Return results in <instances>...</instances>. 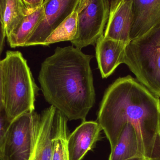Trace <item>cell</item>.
Listing matches in <instances>:
<instances>
[{
    "instance_id": "7",
    "label": "cell",
    "mask_w": 160,
    "mask_h": 160,
    "mask_svg": "<svg viewBox=\"0 0 160 160\" xmlns=\"http://www.w3.org/2000/svg\"><path fill=\"white\" fill-rule=\"evenodd\" d=\"M79 0H45L44 13L25 47L44 46L49 36L75 10Z\"/></svg>"
},
{
    "instance_id": "14",
    "label": "cell",
    "mask_w": 160,
    "mask_h": 160,
    "mask_svg": "<svg viewBox=\"0 0 160 160\" xmlns=\"http://www.w3.org/2000/svg\"><path fill=\"white\" fill-rule=\"evenodd\" d=\"M43 5L32 14L24 16L17 28L7 38L11 48L25 47L28 38L44 15Z\"/></svg>"
},
{
    "instance_id": "18",
    "label": "cell",
    "mask_w": 160,
    "mask_h": 160,
    "mask_svg": "<svg viewBox=\"0 0 160 160\" xmlns=\"http://www.w3.org/2000/svg\"><path fill=\"white\" fill-rule=\"evenodd\" d=\"M25 16L31 15L43 6L45 0H22Z\"/></svg>"
},
{
    "instance_id": "4",
    "label": "cell",
    "mask_w": 160,
    "mask_h": 160,
    "mask_svg": "<svg viewBox=\"0 0 160 160\" xmlns=\"http://www.w3.org/2000/svg\"><path fill=\"white\" fill-rule=\"evenodd\" d=\"M123 64L140 83L160 98V23L127 44Z\"/></svg>"
},
{
    "instance_id": "12",
    "label": "cell",
    "mask_w": 160,
    "mask_h": 160,
    "mask_svg": "<svg viewBox=\"0 0 160 160\" xmlns=\"http://www.w3.org/2000/svg\"><path fill=\"white\" fill-rule=\"evenodd\" d=\"M127 44L122 41L105 38L102 35L97 41L96 56L98 67L103 79H106L123 64Z\"/></svg>"
},
{
    "instance_id": "20",
    "label": "cell",
    "mask_w": 160,
    "mask_h": 160,
    "mask_svg": "<svg viewBox=\"0 0 160 160\" xmlns=\"http://www.w3.org/2000/svg\"><path fill=\"white\" fill-rule=\"evenodd\" d=\"M6 35L4 30L3 25L1 18V9H0V58L3 51L5 43Z\"/></svg>"
},
{
    "instance_id": "3",
    "label": "cell",
    "mask_w": 160,
    "mask_h": 160,
    "mask_svg": "<svg viewBox=\"0 0 160 160\" xmlns=\"http://www.w3.org/2000/svg\"><path fill=\"white\" fill-rule=\"evenodd\" d=\"M3 101L6 115L10 122L27 113L34 111L39 89L27 60L19 51L8 50L0 60Z\"/></svg>"
},
{
    "instance_id": "9",
    "label": "cell",
    "mask_w": 160,
    "mask_h": 160,
    "mask_svg": "<svg viewBox=\"0 0 160 160\" xmlns=\"http://www.w3.org/2000/svg\"><path fill=\"white\" fill-rule=\"evenodd\" d=\"M110 12L103 36L105 38L128 43L132 21V0L110 1Z\"/></svg>"
},
{
    "instance_id": "22",
    "label": "cell",
    "mask_w": 160,
    "mask_h": 160,
    "mask_svg": "<svg viewBox=\"0 0 160 160\" xmlns=\"http://www.w3.org/2000/svg\"><path fill=\"white\" fill-rule=\"evenodd\" d=\"M0 160H2V158H1V157H0Z\"/></svg>"
},
{
    "instance_id": "19",
    "label": "cell",
    "mask_w": 160,
    "mask_h": 160,
    "mask_svg": "<svg viewBox=\"0 0 160 160\" xmlns=\"http://www.w3.org/2000/svg\"><path fill=\"white\" fill-rule=\"evenodd\" d=\"M11 122L8 120L6 114L0 115V157L4 143L8 130Z\"/></svg>"
},
{
    "instance_id": "23",
    "label": "cell",
    "mask_w": 160,
    "mask_h": 160,
    "mask_svg": "<svg viewBox=\"0 0 160 160\" xmlns=\"http://www.w3.org/2000/svg\"></svg>"
},
{
    "instance_id": "8",
    "label": "cell",
    "mask_w": 160,
    "mask_h": 160,
    "mask_svg": "<svg viewBox=\"0 0 160 160\" xmlns=\"http://www.w3.org/2000/svg\"><path fill=\"white\" fill-rule=\"evenodd\" d=\"M57 110L53 106L39 114L32 150L29 160H51L56 131Z\"/></svg>"
},
{
    "instance_id": "10",
    "label": "cell",
    "mask_w": 160,
    "mask_h": 160,
    "mask_svg": "<svg viewBox=\"0 0 160 160\" xmlns=\"http://www.w3.org/2000/svg\"><path fill=\"white\" fill-rule=\"evenodd\" d=\"M131 40L143 35L160 23V0H132Z\"/></svg>"
},
{
    "instance_id": "17",
    "label": "cell",
    "mask_w": 160,
    "mask_h": 160,
    "mask_svg": "<svg viewBox=\"0 0 160 160\" xmlns=\"http://www.w3.org/2000/svg\"><path fill=\"white\" fill-rule=\"evenodd\" d=\"M78 29V14L74 10L49 36L44 46L62 41H72L76 37Z\"/></svg>"
},
{
    "instance_id": "15",
    "label": "cell",
    "mask_w": 160,
    "mask_h": 160,
    "mask_svg": "<svg viewBox=\"0 0 160 160\" xmlns=\"http://www.w3.org/2000/svg\"><path fill=\"white\" fill-rule=\"evenodd\" d=\"M1 18L6 37L17 28L24 18L22 0H0Z\"/></svg>"
},
{
    "instance_id": "2",
    "label": "cell",
    "mask_w": 160,
    "mask_h": 160,
    "mask_svg": "<svg viewBox=\"0 0 160 160\" xmlns=\"http://www.w3.org/2000/svg\"><path fill=\"white\" fill-rule=\"evenodd\" d=\"M93 57L73 46L57 47L41 64L38 80L44 98L69 120L85 121L95 103Z\"/></svg>"
},
{
    "instance_id": "6",
    "label": "cell",
    "mask_w": 160,
    "mask_h": 160,
    "mask_svg": "<svg viewBox=\"0 0 160 160\" xmlns=\"http://www.w3.org/2000/svg\"><path fill=\"white\" fill-rule=\"evenodd\" d=\"M39 114L27 113L11 122L2 149V160H29L32 150Z\"/></svg>"
},
{
    "instance_id": "21",
    "label": "cell",
    "mask_w": 160,
    "mask_h": 160,
    "mask_svg": "<svg viewBox=\"0 0 160 160\" xmlns=\"http://www.w3.org/2000/svg\"><path fill=\"white\" fill-rule=\"evenodd\" d=\"M5 114L3 101L2 91V81H1V71H0V115Z\"/></svg>"
},
{
    "instance_id": "13",
    "label": "cell",
    "mask_w": 160,
    "mask_h": 160,
    "mask_svg": "<svg viewBox=\"0 0 160 160\" xmlns=\"http://www.w3.org/2000/svg\"><path fill=\"white\" fill-rule=\"evenodd\" d=\"M109 160H146L131 124L125 125L115 147L111 151Z\"/></svg>"
},
{
    "instance_id": "11",
    "label": "cell",
    "mask_w": 160,
    "mask_h": 160,
    "mask_svg": "<svg viewBox=\"0 0 160 160\" xmlns=\"http://www.w3.org/2000/svg\"><path fill=\"white\" fill-rule=\"evenodd\" d=\"M102 130L98 122L83 121L68 137L69 160H82L98 141Z\"/></svg>"
},
{
    "instance_id": "16",
    "label": "cell",
    "mask_w": 160,
    "mask_h": 160,
    "mask_svg": "<svg viewBox=\"0 0 160 160\" xmlns=\"http://www.w3.org/2000/svg\"><path fill=\"white\" fill-rule=\"evenodd\" d=\"M68 119L57 111L56 131L51 160H69L67 145Z\"/></svg>"
},
{
    "instance_id": "1",
    "label": "cell",
    "mask_w": 160,
    "mask_h": 160,
    "mask_svg": "<svg viewBox=\"0 0 160 160\" xmlns=\"http://www.w3.org/2000/svg\"><path fill=\"white\" fill-rule=\"evenodd\" d=\"M98 122L115 147L127 124L134 128L146 160H160V99L130 75L117 79L103 95Z\"/></svg>"
},
{
    "instance_id": "5",
    "label": "cell",
    "mask_w": 160,
    "mask_h": 160,
    "mask_svg": "<svg viewBox=\"0 0 160 160\" xmlns=\"http://www.w3.org/2000/svg\"><path fill=\"white\" fill-rule=\"evenodd\" d=\"M110 7L108 0H79L75 9L78 14L77 34L70 41L73 46L81 50L96 44L104 34Z\"/></svg>"
}]
</instances>
